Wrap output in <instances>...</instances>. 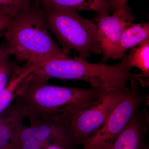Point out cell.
Here are the masks:
<instances>
[{
	"mask_svg": "<svg viewBox=\"0 0 149 149\" xmlns=\"http://www.w3.org/2000/svg\"><path fill=\"white\" fill-rule=\"evenodd\" d=\"M10 56L0 47V93L6 88L16 65L11 61Z\"/></svg>",
	"mask_w": 149,
	"mask_h": 149,
	"instance_id": "obj_15",
	"label": "cell"
},
{
	"mask_svg": "<svg viewBox=\"0 0 149 149\" xmlns=\"http://www.w3.org/2000/svg\"><path fill=\"white\" fill-rule=\"evenodd\" d=\"M116 64L92 63L80 57L73 58H53L44 62L36 72V76L48 81L52 78L63 80H80L91 88L107 92L128 91L127 82L134 78L124 59Z\"/></svg>",
	"mask_w": 149,
	"mask_h": 149,
	"instance_id": "obj_3",
	"label": "cell"
},
{
	"mask_svg": "<svg viewBox=\"0 0 149 149\" xmlns=\"http://www.w3.org/2000/svg\"><path fill=\"white\" fill-rule=\"evenodd\" d=\"M108 93L92 88L50 85L34 74L15 101L22 107L26 118L31 120L50 117L88 106Z\"/></svg>",
	"mask_w": 149,
	"mask_h": 149,
	"instance_id": "obj_2",
	"label": "cell"
},
{
	"mask_svg": "<svg viewBox=\"0 0 149 149\" xmlns=\"http://www.w3.org/2000/svg\"><path fill=\"white\" fill-rule=\"evenodd\" d=\"M37 69L36 65L29 63L16 66L6 87L0 93V115L21 94Z\"/></svg>",
	"mask_w": 149,
	"mask_h": 149,
	"instance_id": "obj_10",
	"label": "cell"
},
{
	"mask_svg": "<svg viewBox=\"0 0 149 149\" xmlns=\"http://www.w3.org/2000/svg\"><path fill=\"white\" fill-rule=\"evenodd\" d=\"M29 120L30 125L22 124L13 133L10 143L14 149H45L56 142L76 148L68 112Z\"/></svg>",
	"mask_w": 149,
	"mask_h": 149,
	"instance_id": "obj_5",
	"label": "cell"
},
{
	"mask_svg": "<svg viewBox=\"0 0 149 149\" xmlns=\"http://www.w3.org/2000/svg\"><path fill=\"white\" fill-rule=\"evenodd\" d=\"M149 40L148 22L133 24L130 22L123 32L119 43L118 59L122 58L125 53Z\"/></svg>",
	"mask_w": 149,
	"mask_h": 149,
	"instance_id": "obj_14",
	"label": "cell"
},
{
	"mask_svg": "<svg viewBox=\"0 0 149 149\" xmlns=\"http://www.w3.org/2000/svg\"><path fill=\"white\" fill-rule=\"evenodd\" d=\"M148 104L139 107L115 141L112 149H149L146 142L149 131Z\"/></svg>",
	"mask_w": 149,
	"mask_h": 149,
	"instance_id": "obj_9",
	"label": "cell"
},
{
	"mask_svg": "<svg viewBox=\"0 0 149 149\" xmlns=\"http://www.w3.org/2000/svg\"><path fill=\"white\" fill-rule=\"evenodd\" d=\"M128 68H137L141 73L135 74V79L138 80L143 87L149 84V40L141 43L133 48L128 55L123 57Z\"/></svg>",
	"mask_w": 149,
	"mask_h": 149,
	"instance_id": "obj_13",
	"label": "cell"
},
{
	"mask_svg": "<svg viewBox=\"0 0 149 149\" xmlns=\"http://www.w3.org/2000/svg\"><path fill=\"white\" fill-rule=\"evenodd\" d=\"M35 0H0V15L13 18Z\"/></svg>",
	"mask_w": 149,
	"mask_h": 149,
	"instance_id": "obj_16",
	"label": "cell"
},
{
	"mask_svg": "<svg viewBox=\"0 0 149 149\" xmlns=\"http://www.w3.org/2000/svg\"><path fill=\"white\" fill-rule=\"evenodd\" d=\"M4 37L2 47L19 61L41 64L49 59L68 56L54 42L42 8L36 2L12 19Z\"/></svg>",
	"mask_w": 149,
	"mask_h": 149,
	"instance_id": "obj_1",
	"label": "cell"
},
{
	"mask_svg": "<svg viewBox=\"0 0 149 149\" xmlns=\"http://www.w3.org/2000/svg\"><path fill=\"white\" fill-rule=\"evenodd\" d=\"M48 28L68 53L72 49L86 59L102 54L96 23L82 17L78 11L61 7H42Z\"/></svg>",
	"mask_w": 149,
	"mask_h": 149,
	"instance_id": "obj_4",
	"label": "cell"
},
{
	"mask_svg": "<svg viewBox=\"0 0 149 149\" xmlns=\"http://www.w3.org/2000/svg\"><path fill=\"white\" fill-rule=\"evenodd\" d=\"M42 7H61L79 11L86 10L97 13H109L112 8L108 0H35Z\"/></svg>",
	"mask_w": 149,
	"mask_h": 149,
	"instance_id": "obj_12",
	"label": "cell"
},
{
	"mask_svg": "<svg viewBox=\"0 0 149 149\" xmlns=\"http://www.w3.org/2000/svg\"></svg>",
	"mask_w": 149,
	"mask_h": 149,
	"instance_id": "obj_20",
	"label": "cell"
},
{
	"mask_svg": "<svg viewBox=\"0 0 149 149\" xmlns=\"http://www.w3.org/2000/svg\"><path fill=\"white\" fill-rule=\"evenodd\" d=\"M128 0H108L114 12H128L127 1Z\"/></svg>",
	"mask_w": 149,
	"mask_h": 149,
	"instance_id": "obj_17",
	"label": "cell"
},
{
	"mask_svg": "<svg viewBox=\"0 0 149 149\" xmlns=\"http://www.w3.org/2000/svg\"><path fill=\"white\" fill-rule=\"evenodd\" d=\"M131 88L111 113L104 124L82 145V149H112L115 141L138 108L149 104L148 95L139 91L138 80L131 78Z\"/></svg>",
	"mask_w": 149,
	"mask_h": 149,
	"instance_id": "obj_6",
	"label": "cell"
},
{
	"mask_svg": "<svg viewBox=\"0 0 149 149\" xmlns=\"http://www.w3.org/2000/svg\"><path fill=\"white\" fill-rule=\"evenodd\" d=\"M45 149H73L60 143H54Z\"/></svg>",
	"mask_w": 149,
	"mask_h": 149,
	"instance_id": "obj_18",
	"label": "cell"
},
{
	"mask_svg": "<svg viewBox=\"0 0 149 149\" xmlns=\"http://www.w3.org/2000/svg\"><path fill=\"white\" fill-rule=\"evenodd\" d=\"M129 12L98 13L95 18L99 40L105 63L109 59H118L119 43L123 30L132 20Z\"/></svg>",
	"mask_w": 149,
	"mask_h": 149,
	"instance_id": "obj_8",
	"label": "cell"
},
{
	"mask_svg": "<svg viewBox=\"0 0 149 149\" xmlns=\"http://www.w3.org/2000/svg\"><path fill=\"white\" fill-rule=\"evenodd\" d=\"M26 118L21 106L15 101L0 115V149L10 143L13 133Z\"/></svg>",
	"mask_w": 149,
	"mask_h": 149,
	"instance_id": "obj_11",
	"label": "cell"
},
{
	"mask_svg": "<svg viewBox=\"0 0 149 149\" xmlns=\"http://www.w3.org/2000/svg\"><path fill=\"white\" fill-rule=\"evenodd\" d=\"M108 93L90 105L74 109L68 113V118L74 144H83L106 121L111 113L128 91Z\"/></svg>",
	"mask_w": 149,
	"mask_h": 149,
	"instance_id": "obj_7",
	"label": "cell"
},
{
	"mask_svg": "<svg viewBox=\"0 0 149 149\" xmlns=\"http://www.w3.org/2000/svg\"><path fill=\"white\" fill-rule=\"evenodd\" d=\"M2 149H14L13 147L11 145L10 143H9L5 147H4Z\"/></svg>",
	"mask_w": 149,
	"mask_h": 149,
	"instance_id": "obj_19",
	"label": "cell"
}]
</instances>
